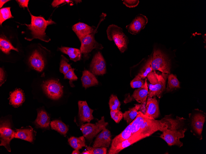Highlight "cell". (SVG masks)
Here are the masks:
<instances>
[{
    "instance_id": "1",
    "label": "cell",
    "mask_w": 206,
    "mask_h": 154,
    "mask_svg": "<svg viewBox=\"0 0 206 154\" xmlns=\"http://www.w3.org/2000/svg\"><path fill=\"white\" fill-rule=\"evenodd\" d=\"M181 120V118L178 116L175 119H172L170 115L165 116L160 120L149 119L142 124L136 133L142 140L158 131L163 132L171 129L179 123Z\"/></svg>"
},
{
    "instance_id": "2",
    "label": "cell",
    "mask_w": 206,
    "mask_h": 154,
    "mask_svg": "<svg viewBox=\"0 0 206 154\" xmlns=\"http://www.w3.org/2000/svg\"><path fill=\"white\" fill-rule=\"evenodd\" d=\"M30 13L31 17V23L29 25L25 24L31 31L32 38L26 39L31 41L33 39L37 38L45 42H48L50 39L47 38L45 30L48 26L56 24V23L52 19L46 20L42 17L34 16Z\"/></svg>"
},
{
    "instance_id": "3",
    "label": "cell",
    "mask_w": 206,
    "mask_h": 154,
    "mask_svg": "<svg viewBox=\"0 0 206 154\" xmlns=\"http://www.w3.org/2000/svg\"><path fill=\"white\" fill-rule=\"evenodd\" d=\"M168 76V74L163 73L158 74L154 70L147 75V77L150 83L148 85L149 97L156 96L161 97L165 88L166 81Z\"/></svg>"
},
{
    "instance_id": "4",
    "label": "cell",
    "mask_w": 206,
    "mask_h": 154,
    "mask_svg": "<svg viewBox=\"0 0 206 154\" xmlns=\"http://www.w3.org/2000/svg\"><path fill=\"white\" fill-rule=\"evenodd\" d=\"M108 39L113 41L122 53H124L127 48L128 39L120 27L114 24L109 25L106 30Z\"/></svg>"
},
{
    "instance_id": "5",
    "label": "cell",
    "mask_w": 206,
    "mask_h": 154,
    "mask_svg": "<svg viewBox=\"0 0 206 154\" xmlns=\"http://www.w3.org/2000/svg\"><path fill=\"white\" fill-rule=\"evenodd\" d=\"M183 124L178 125L172 128L162 132L160 137L168 145L171 146L176 145L181 147L183 145V143L180 139L184 136V133L187 129L181 128Z\"/></svg>"
},
{
    "instance_id": "6",
    "label": "cell",
    "mask_w": 206,
    "mask_h": 154,
    "mask_svg": "<svg viewBox=\"0 0 206 154\" xmlns=\"http://www.w3.org/2000/svg\"><path fill=\"white\" fill-rule=\"evenodd\" d=\"M108 124V122L105 121L104 117L102 116L101 119L95 124L88 122L82 124L80 127V129L84 137L89 140H91L97 135L106 128Z\"/></svg>"
},
{
    "instance_id": "7",
    "label": "cell",
    "mask_w": 206,
    "mask_h": 154,
    "mask_svg": "<svg viewBox=\"0 0 206 154\" xmlns=\"http://www.w3.org/2000/svg\"><path fill=\"white\" fill-rule=\"evenodd\" d=\"M106 15L103 14L102 17L98 24V25L96 28L94 32L82 38L80 41L81 46L80 50L81 53L85 56L93 49H102L103 47L101 44L97 42L95 39L94 35L97 33V31L99 25L102 21L104 19Z\"/></svg>"
},
{
    "instance_id": "8",
    "label": "cell",
    "mask_w": 206,
    "mask_h": 154,
    "mask_svg": "<svg viewBox=\"0 0 206 154\" xmlns=\"http://www.w3.org/2000/svg\"><path fill=\"white\" fill-rule=\"evenodd\" d=\"M151 65L154 70H157L163 73H170V62L165 55L159 49L154 50L152 56Z\"/></svg>"
},
{
    "instance_id": "9",
    "label": "cell",
    "mask_w": 206,
    "mask_h": 154,
    "mask_svg": "<svg viewBox=\"0 0 206 154\" xmlns=\"http://www.w3.org/2000/svg\"><path fill=\"white\" fill-rule=\"evenodd\" d=\"M42 87L44 93L50 98L57 100L63 94V87L60 83L55 80H49L43 83Z\"/></svg>"
},
{
    "instance_id": "10",
    "label": "cell",
    "mask_w": 206,
    "mask_h": 154,
    "mask_svg": "<svg viewBox=\"0 0 206 154\" xmlns=\"http://www.w3.org/2000/svg\"><path fill=\"white\" fill-rule=\"evenodd\" d=\"M0 134V146H4L8 151L10 152V142L14 138L15 132L12 129L10 124L8 120L1 122Z\"/></svg>"
},
{
    "instance_id": "11",
    "label": "cell",
    "mask_w": 206,
    "mask_h": 154,
    "mask_svg": "<svg viewBox=\"0 0 206 154\" xmlns=\"http://www.w3.org/2000/svg\"><path fill=\"white\" fill-rule=\"evenodd\" d=\"M148 22V18L146 16L139 14L126 27L129 33L133 35H136L145 28Z\"/></svg>"
},
{
    "instance_id": "12",
    "label": "cell",
    "mask_w": 206,
    "mask_h": 154,
    "mask_svg": "<svg viewBox=\"0 0 206 154\" xmlns=\"http://www.w3.org/2000/svg\"><path fill=\"white\" fill-rule=\"evenodd\" d=\"M92 73L96 75H103L106 72V65L105 59L100 52L94 56L90 65Z\"/></svg>"
},
{
    "instance_id": "13",
    "label": "cell",
    "mask_w": 206,
    "mask_h": 154,
    "mask_svg": "<svg viewBox=\"0 0 206 154\" xmlns=\"http://www.w3.org/2000/svg\"><path fill=\"white\" fill-rule=\"evenodd\" d=\"M144 113L150 119H155L159 116V110L155 97H148Z\"/></svg>"
},
{
    "instance_id": "14",
    "label": "cell",
    "mask_w": 206,
    "mask_h": 154,
    "mask_svg": "<svg viewBox=\"0 0 206 154\" xmlns=\"http://www.w3.org/2000/svg\"><path fill=\"white\" fill-rule=\"evenodd\" d=\"M78 106L79 116L81 122H90L93 119V110L89 107L86 101H79Z\"/></svg>"
},
{
    "instance_id": "15",
    "label": "cell",
    "mask_w": 206,
    "mask_h": 154,
    "mask_svg": "<svg viewBox=\"0 0 206 154\" xmlns=\"http://www.w3.org/2000/svg\"><path fill=\"white\" fill-rule=\"evenodd\" d=\"M111 141V135L110 131L106 128H104L96 137L93 145V147L108 148Z\"/></svg>"
},
{
    "instance_id": "16",
    "label": "cell",
    "mask_w": 206,
    "mask_h": 154,
    "mask_svg": "<svg viewBox=\"0 0 206 154\" xmlns=\"http://www.w3.org/2000/svg\"><path fill=\"white\" fill-rule=\"evenodd\" d=\"M72 28L80 41L86 36L94 32L96 29L94 26H91L81 22L75 24L72 26Z\"/></svg>"
},
{
    "instance_id": "17",
    "label": "cell",
    "mask_w": 206,
    "mask_h": 154,
    "mask_svg": "<svg viewBox=\"0 0 206 154\" xmlns=\"http://www.w3.org/2000/svg\"><path fill=\"white\" fill-rule=\"evenodd\" d=\"M131 136V123L126 127L120 134L116 136L112 140L111 147L108 154L111 152L118 144L129 138Z\"/></svg>"
},
{
    "instance_id": "18",
    "label": "cell",
    "mask_w": 206,
    "mask_h": 154,
    "mask_svg": "<svg viewBox=\"0 0 206 154\" xmlns=\"http://www.w3.org/2000/svg\"><path fill=\"white\" fill-rule=\"evenodd\" d=\"M29 63L33 68L38 72L42 71L44 68V60L37 50L34 51L30 57Z\"/></svg>"
},
{
    "instance_id": "19",
    "label": "cell",
    "mask_w": 206,
    "mask_h": 154,
    "mask_svg": "<svg viewBox=\"0 0 206 154\" xmlns=\"http://www.w3.org/2000/svg\"><path fill=\"white\" fill-rule=\"evenodd\" d=\"M205 116L201 113L194 114L192 117V126L194 131L199 136H201Z\"/></svg>"
},
{
    "instance_id": "20",
    "label": "cell",
    "mask_w": 206,
    "mask_h": 154,
    "mask_svg": "<svg viewBox=\"0 0 206 154\" xmlns=\"http://www.w3.org/2000/svg\"><path fill=\"white\" fill-rule=\"evenodd\" d=\"M35 134V132L31 127L17 129L15 132L14 138L32 142L34 140Z\"/></svg>"
},
{
    "instance_id": "21",
    "label": "cell",
    "mask_w": 206,
    "mask_h": 154,
    "mask_svg": "<svg viewBox=\"0 0 206 154\" xmlns=\"http://www.w3.org/2000/svg\"><path fill=\"white\" fill-rule=\"evenodd\" d=\"M140 140L141 139L138 134H134L118 144L109 154H117L123 149Z\"/></svg>"
},
{
    "instance_id": "22",
    "label": "cell",
    "mask_w": 206,
    "mask_h": 154,
    "mask_svg": "<svg viewBox=\"0 0 206 154\" xmlns=\"http://www.w3.org/2000/svg\"><path fill=\"white\" fill-rule=\"evenodd\" d=\"M149 119L143 112L139 111L136 118L131 122V136L136 133L142 124Z\"/></svg>"
},
{
    "instance_id": "23",
    "label": "cell",
    "mask_w": 206,
    "mask_h": 154,
    "mask_svg": "<svg viewBox=\"0 0 206 154\" xmlns=\"http://www.w3.org/2000/svg\"><path fill=\"white\" fill-rule=\"evenodd\" d=\"M82 86L85 89L87 88L98 85V81L92 73L87 70L83 72L81 78Z\"/></svg>"
},
{
    "instance_id": "24",
    "label": "cell",
    "mask_w": 206,
    "mask_h": 154,
    "mask_svg": "<svg viewBox=\"0 0 206 154\" xmlns=\"http://www.w3.org/2000/svg\"><path fill=\"white\" fill-rule=\"evenodd\" d=\"M144 81V86L135 90L132 95L133 97L142 104L146 101L148 93L146 78H145Z\"/></svg>"
},
{
    "instance_id": "25",
    "label": "cell",
    "mask_w": 206,
    "mask_h": 154,
    "mask_svg": "<svg viewBox=\"0 0 206 154\" xmlns=\"http://www.w3.org/2000/svg\"><path fill=\"white\" fill-rule=\"evenodd\" d=\"M34 123L38 128H47L49 127L50 118L45 111L41 110L38 111L37 116Z\"/></svg>"
},
{
    "instance_id": "26",
    "label": "cell",
    "mask_w": 206,
    "mask_h": 154,
    "mask_svg": "<svg viewBox=\"0 0 206 154\" xmlns=\"http://www.w3.org/2000/svg\"><path fill=\"white\" fill-rule=\"evenodd\" d=\"M24 101V94L21 89H17L11 92L10 95V104L15 107L21 105Z\"/></svg>"
},
{
    "instance_id": "27",
    "label": "cell",
    "mask_w": 206,
    "mask_h": 154,
    "mask_svg": "<svg viewBox=\"0 0 206 154\" xmlns=\"http://www.w3.org/2000/svg\"><path fill=\"white\" fill-rule=\"evenodd\" d=\"M58 49L62 53L69 56L70 59L74 61H76L81 59V52L79 49L66 47H61Z\"/></svg>"
},
{
    "instance_id": "28",
    "label": "cell",
    "mask_w": 206,
    "mask_h": 154,
    "mask_svg": "<svg viewBox=\"0 0 206 154\" xmlns=\"http://www.w3.org/2000/svg\"><path fill=\"white\" fill-rule=\"evenodd\" d=\"M142 105L136 104L133 108L123 113V118L127 123L130 124L136 118Z\"/></svg>"
},
{
    "instance_id": "29",
    "label": "cell",
    "mask_w": 206,
    "mask_h": 154,
    "mask_svg": "<svg viewBox=\"0 0 206 154\" xmlns=\"http://www.w3.org/2000/svg\"><path fill=\"white\" fill-rule=\"evenodd\" d=\"M68 141L70 146L75 149L79 150L83 147H87L83 136L79 137L71 136L68 139Z\"/></svg>"
},
{
    "instance_id": "30",
    "label": "cell",
    "mask_w": 206,
    "mask_h": 154,
    "mask_svg": "<svg viewBox=\"0 0 206 154\" xmlns=\"http://www.w3.org/2000/svg\"><path fill=\"white\" fill-rule=\"evenodd\" d=\"M50 124L52 129L65 136L68 130V127L61 120H59L52 121L51 122Z\"/></svg>"
},
{
    "instance_id": "31",
    "label": "cell",
    "mask_w": 206,
    "mask_h": 154,
    "mask_svg": "<svg viewBox=\"0 0 206 154\" xmlns=\"http://www.w3.org/2000/svg\"><path fill=\"white\" fill-rule=\"evenodd\" d=\"M0 49L4 53L7 54H9L11 50L18 52L17 49L14 47L9 40L3 37L0 38Z\"/></svg>"
},
{
    "instance_id": "32",
    "label": "cell",
    "mask_w": 206,
    "mask_h": 154,
    "mask_svg": "<svg viewBox=\"0 0 206 154\" xmlns=\"http://www.w3.org/2000/svg\"><path fill=\"white\" fill-rule=\"evenodd\" d=\"M152 60V56H151L147 60L138 73V75L142 79L145 78L147 75L153 70L151 65Z\"/></svg>"
},
{
    "instance_id": "33",
    "label": "cell",
    "mask_w": 206,
    "mask_h": 154,
    "mask_svg": "<svg viewBox=\"0 0 206 154\" xmlns=\"http://www.w3.org/2000/svg\"><path fill=\"white\" fill-rule=\"evenodd\" d=\"M168 83L166 92L171 91L175 88H180L179 82L176 77L173 74H171L168 76Z\"/></svg>"
},
{
    "instance_id": "34",
    "label": "cell",
    "mask_w": 206,
    "mask_h": 154,
    "mask_svg": "<svg viewBox=\"0 0 206 154\" xmlns=\"http://www.w3.org/2000/svg\"><path fill=\"white\" fill-rule=\"evenodd\" d=\"M10 7L2 8L0 10V24L1 25L2 23L6 20L13 18L10 10Z\"/></svg>"
},
{
    "instance_id": "35",
    "label": "cell",
    "mask_w": 206,
    "mask_h": 154,
    "mask_svg": "<svg viewBox=\"0 0 206 154\" xmlns=\"http://www.w3.org/2000/svg\"><path fill=\"white\" fill-rule=\"evenodd\" d=\"M61 57L60 71L61 73L65 75L72 67L68 63V60L63 55H61Z\"/></svg>"
},
{
    "instance_id": "36",
    "label": "cell",
    "mask_w": 206,
    "mask_h": 154,
    "mask_svg": "<svg viewBox=\"0 0 206 154\" xmlns=\"http://www.w3.org/2000/svg\"><path fill=\"white\" fill-rule=\"evenodd\" d=\"M109 105L110 110H120L121 103L117 96L112 94L110 97Z\"/></svg>"
},
{
    "instance_id": "37",
    "label": "cell",
    "mask_w": 206,
    "mask_h": 154,
    "mask_svg": "<svg viewBox=\"0 0 206 154\" xmlns=\"http://www.w3.org/2000/svg\"><path fill=\"white\" fill-rule=\"evenodd\" d=\"M145 81L138 74L131 81L130 85L132 88H142L144 86Z\"/></svg>"
},
{
    "instance_id": "38",
    "label": "cell",
    "mask_w": 206,
    "mask_h": 154,
    "mask_svg": "<svg viewBox=\"0 0 206 154\" xmlns=\"http://www.w3.org/2000/svg\"><path fill=\"white\" fill-rule=\"evenodd\" d=\"M87 150L89 151L90 154H106L107 153V148L104 147H93L87 146Z\"/></svg>"
},
{
    "instance_id": "39",
    "label": "cell",
    "mask_w": 206,
    "mask_h": 154,
    "mask_svg": "<svg viewBox=\"0 0 206 154\" xmlns=\"http://www.w3.org/2000/svg\"><path fill=\"white\" fill-rule=\"evenodd\" d=\"M110 115L111 118L117 123H118L123 118V113L120 110H110Z\"/></svg>"
},
{
    "instance_id": "40",
    "label": "cell",
    "mask_w": 206,
    "mask_h": 154,
    "mask_svg": "<svg viewBox=\"0 0 206 154\" xmlns=\"http://www.w3.org/2000/svg\"><path fill=\"white\" fill-rule=\"evenodd\" d=\"M74 69L72 68L64 76V79H68L69 80V84L72 87L74 86L72 83V81L77 80L78 79L74 73Z\"/></svg>"
},
{
    "instance_id": "41",
    "label": "cell",
    "mask_w": 206,
    "mask_h": 154,
    "mask_svg": "<svg viewBox=\"0 0 206 154\" xmlns=\"http://www.w3.org/2000/svg\"><path fill=\"white\" fill-rule=\"evenodd\" d=\"M139 2L138 0H124L123 3L128 7L133 8L137 6Z\"/></svg>"
},
{
    "instance_id": "42",
    "label": "cell",
    "mask_w": 206,
    "mask_h": 154,
    "mask_svg": "<svg viewBox=\"0 0 206 154\" xmlns=\"http://www.w3.org/2000/svg\"><path fill=\"white\" fill-rule=\"evenodd\" d=\"M72 2V1L70 0H54L52 2L51 5L53 7H55L65 2L69 3Z\"/></svg>"
},
{
    "instance_id": "43",
    "label": "cell",
    "mask_w": 206,
    "mask_h": 154,
    "mask_svg": "<svg viewBox=\"0 0 206 154\" xmlns=\"http://www.w3.org/2000/svg\"><path fill=\"white\" fill-rule=\"evenodd\" d=\"M20 6L23 8L27 7L29 0H17Z\"/></svg>"
},
{
    "instance_id": "44",
    "label": "cell",
    "mask_w": 206,
    "mask_h": 154,
    "mask_svg": "<svg viewBox=\"0 0 206 154\" xmlns=\"http://www.w3.org/2000/svg\"><path fill=\"white\" fill-rule=\"evenodd\" d=\"M4 73L3 69L0 68V86L4 82Z\"/></svg>"
},
{
    "instance_id": "45",
    "label": "cell",
    "mask_w": 206,
    "mask_h": 154,
    "mask_svg": "<svg viewBox=\"0 0 206 154\" xmlns=\"http://www.w3.org/2000/svg\"><path fill=\"white\" fill-rule=\"evenodd\" d=\"M10 1L9 0H0V8H1L3 6L6 2Z\"/></svg>"
},
{
    "instance_id": "46",
    "label": "cell",
    "mask_w": 206,
    "mask_h": 154,
    "mask_svg": "<svg viewBox=\"0 0 206 154\" xmlns=\"http://www.w3.org/2000/svg\"><path fill=\"white\" fill-rule=\"evenodd\" d=\"M80 153V151L78 150L75 149L73 151L72 153V154H79Z\"/></svg>"
},
{
    "instance_id": "47",
    "label": "cell",
    "mask_w": 206,
    "mask_h": 154,
    "mask_svg": "<svg viewBox=\"0 0 206 154\" xmlns=\"http://www.w3.org/2000/svg\"><path fill=\"white\" fill-rule=\"evenodd\" d=\"M81 154H90V152L89 151L87 150H86L85 151H84L82 152Z\"/></svg>"
}]
</instances>
